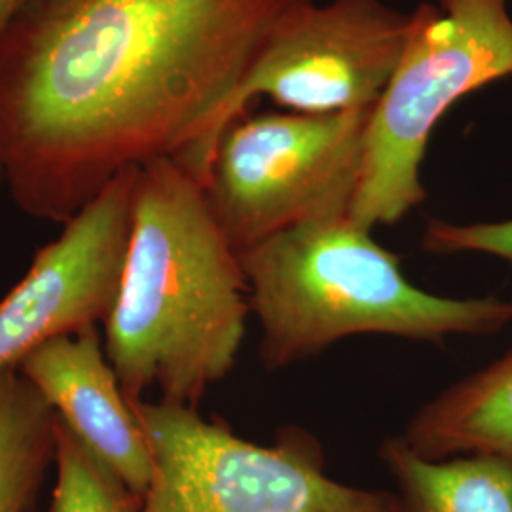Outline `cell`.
<instances>
[{"label": "cell", "mask_w": 512, "mask_h": 512, "mask_svg": "<svg viewBox=\"0 0 512 512\" xmlns=\"http://www.w3.org/2000/svg\"><path fill=\"white\" fill-rule=\"evenodd\" d=\"M4 179V171H2V162H0V181Z\"/></svg>", "instance_id": "cell-16"}, {"label": "cell", "mask_w": 512, "mask_h": 512, "mask_svg": "<svg viewBox=\"0 0 512 512\" xmlns=\"http://www.w3.org/2000/svg\"><path fill=\"white\" fill-rule=\"evenodd\" d=\"M239 256L268 370L363 334L442 344L512 325V300L450 298L412 285L399 256L349 217L302 222Z\"/></svg>", "instance_id": "cell-3"}, {"label": "cell", "mask_w": 512, "mask_h": 512, "mask_svg": "<svg viewBox=\"0 0 512 512\" xmlns=\"http://www.w3.org/2000/svg\"><path fill=\"white\" fill-rule=\"evenodd\" d=\"M55 463V414L19 370L0 372V512H31Z\"/></svg>", "instance_id": "cell-12"}, {"label": "cell", "mask_w": 512, "mask_h": 512, "mask_svg": "<svg viewBox=\"0 0 512 512\" xmlns=\"http://www.w3.org/2000/svg\"><path fill=\"white\" fill-rule=\"evenodd\" d=\"M421 4L403 59L372 110L361 181L349 219L365 230L391 226L425 202L420 179L440 118L467 93L512 74L507 0Z\"/></svg>", "instance_id": "cell-4"}, {"label": "cell", "mask_w": 512, "mask_h": 512, "mask_svg": "<svg viewBox=\"0 0 512 512\" xmlns=\"http://www.w3.org/2000/svg\"><path fill=\"white\" fill-rule=\"evenodd\" d=\"M25 2L27 0H0V38L18 16L19 10L25 6Z\"/></svg>", "instance_id": "cell-15"}, {"label": "cell", "mask_w": 512, "mask_h": 512, "mask_svg": "<svg viewBox=\"0 0 512 512\" xmlns=\"http://www.w3.org/2000/svg\"><path fill=\"white\" fill-rule=\"evenodd\" d=\"M129 404L152 461L141 512H403L397 494L330 478L306 431L283 429L264 446L192 406Z\"/></svg>", "instance_id": "cell-5"}, {"label": "cell", "mask_w": 512, "mask_h": 512, "mask_svg": "<svg viewBox=\"0 0 512 512\" xmlns=\"http://www.w3.org/2000/svg\"><path fill=\"white\" fill-rule=\"evenodd\" d=\"M382 0L308 2L277 31L222 112L215 148L256 95L300 114L372 107L397 71L421 19Z\"/></svg>", "instance_id": "cell-7"}, {"label": "cell", "mask_w": 512, "mask_h": 512, "mask_svg": "<svg viewBox=\"0 0 512 512\" xmlns=\"http://www.w3.org/2000/svg\"><path fill=\"white\" fill-rule=\"evenodd\" d=\"M311 0H27L0 38V162L19 207L67 224L124 169L205 186L220 116Z\"/></svg>", "instance_id": "cell-1"}, {"label": "cell", "mask_w": 512, "mask_h": 512, "mask_svg": "<svg viewBox=\"0 0 512 512\" xmlns=\"http://www.w3.org/2000/svg\"><path fill=\"white\" fill-rule=\"evenodd\" d=\"M143 495L55 418V486L48 512H141Z\"/></svg>", "instance_id": "cell-13"}, {"label": "cell", "mask_w": 512, "mask_h": 512, "mask_svg": "<svg viewBox=\"0 0 512 512\" xmlns=\"http://www.w3.org/2000/svg\"><path fill=\"white\" fill-rule=\"evenodd\" d=\"M421 247L433 255L480 253L497 256L512 264V219L473 224L429 220Z\"/></svg>", "instance_id": "cell-14"}, {"label": "cell", "mask_w": 512, "mask_h": 512, "mask_svg": "<svg viewBox=\"0 0 512 512\" xmlns=\"http://www.w3.org/2000/svg\"><path fill=\"white\" fill-rule=\"evenodd\" d=\"M403 512H512V463L494 456L427 459L397 435L380 444Z\"/></svg>", "instance_id": "cell-11"}, {"label": "cell", "mask_w": 512, "mask_h": 512, "mask_svg": "<svg viewBox=\"0 0 512 512\" xmlns=\"http://www.w3.org/2000/svg\"><path fill=\"white\" fill-rule=\"evenodd\" d=\"M251 315L241 256L203 186L173 158L139 167L105 353L128 401L196 408L238 363Z\"/></svg>", "instance_id": "cell-2"}, {"label": "cell", "mask_w": 512, "mask_h": 512, "mask_svg": "<svg viewBox=\"0 0 512 512\" xmlns=\"http://www.w3.org/2000/svg\"><path fill=\"white\" fill-rule=\"evenodd\" d=\"M18 370L95 458L133 492L145 495L152 473L147 439L97 325L48 338Z\"/></svg>", "instance_id": "cell-9"}, {"label": "cell", "mask_w": 512, "mask_h": 512, "mask_svg": "<svg viewBox=\"0 0 512 512\" xmlns=\"http://www.w3.org/2000/svg\"><path fill=\"white\" fill-rule=\"evenodd\" d=\"M401 437L427 459L478 454L512 463V348L423 404Z\"/></svg>", "instance_id": "cell-10"}, {"label": "cell", "mask_w": 512, "mask_h": 512, "mask_svg": "<svg viewBox=\"0 0 512 512\" xmlns=\"http://www.w3.org/2000/svg\"><path fill=\"white\" fill-rule=\"evenodd\" d=\"M374 107L243 112L222 131L205 194L238 253L302 222L349 217Z\"/></svg>", "instance_id": "cell-6"}, {"label": "cell", "mask_w": 512, "mask_h": 512, "mask_svg": "<svg viewBox=\"0 0 512 512\" xmlns=\"http://www.w3.org/2000/svg\"><path fill=\"white\" fill-rule=\"evenodd\" d=\"M139 167L120 171L76 213L0 300V372L18 370L48 338L107 319L128 249Z\"/></svg>", "instance_id": "cell-8"}]
</instances>
